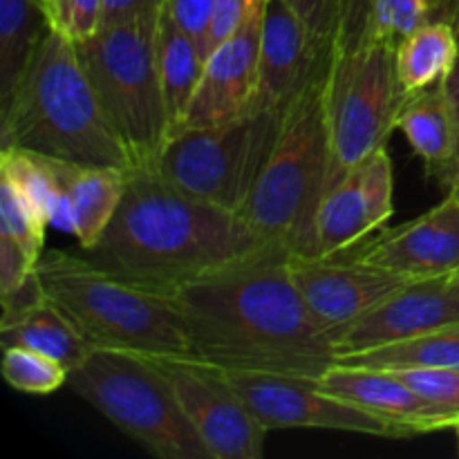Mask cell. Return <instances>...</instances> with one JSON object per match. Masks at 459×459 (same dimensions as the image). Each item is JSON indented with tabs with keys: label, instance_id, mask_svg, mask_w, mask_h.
<instances>
[{
	"label": "cell",
	"instance_id": "cell-30",
	"mask_svg": "<svg viewBox=\"0 0 459 459\" xmlns=\"http://www.w3.org/2000/svg\"><path fill=\"white\" fill-rule=\"evenodd\" d=\"M417 394L433 403L453 421L459 424V370L453 368H399L390 370Z\"/></svg>",
	"mask_w": 459,
	"mask_h": 459
},
{
	"label": "cell",
	"instance_id": "cell-36",
	"mask_svg": "<svg viewBox=\"0 0 459 459\" xmlns=\"http://www.w3.org/2000/svg\"><path fill=\"white\" fill-rule=\"evenodd\" d=\"M34 273L36 264H31L16 245L0 238V296L21 290Z\"/></svg>",
	"mask_w": 459,
	"mask_h": 459
},
{
	"label": "cell",
	"instance_id": "cell-25",
	"mask_svg": "<svg viewBox=\"0 0 459 459\" xmlns=\"http://www.w3.org/2000/svg\"><path fill=\"white\" fill-rule=\"evenodd\" d=\"M49 30L48 12L36 0H0V106L12 97Z\"/></svg>",
	"mask_w": 459,
	"mask_h": 459
},
{
	"label": "cell",
	"instance_id": "cell-34",
	"mask_svg": "<svg viewBox=\"0 0 459 459\" xmlns=\"http://www.w3.org/2000/svg\"><path fill=\"white\" fill-rule=\"evenodd\" d=\"M375 0H336V40L341 49H357L366 43Z\"/></svg>",
	"mask_w": 459,
	"mask_h": 459
},
{
	"label": "cell",
	"instance_id": "cell-20",
	"mask_svg": "<svg viewBox=\"0 0 459 459\" xmlns=\"http://www.w3.org/2000/svg\"><path fill=\"white\" fill-rule=\"evenodd\" d=\"M412 151L444 191H451L459 161V117L446 81L412 92L397 119Z\"/></svg>",
	"mask_w": 459,
	"mask_h": 459
},
{
	"label": "cell",
	"instance_id": "cell-21",
	"mask_svg": "<svg viewBox=\"0 0 459 459\" xmlns=\"http://www.w3.org/2000/svg\"><path fill=\"white\" fill-rule=\"evenodd\" d=\"M133 170L117 166L65 164L67 200L72 209V236L83 251H90L103 236L124 200Z\"/></svg>",
	"mask_w": 459,
	"mask_h": 459
},
{
	"label": "cell",
	"instance_id": "cell-28",
	"mask_svg": "<svg viewBox=\"0 0 459 459\" xmlns=\"http://www.w3.org/2000/svg\"><path fill=\"white\" fill-rule=\"evenodd\" d=\"M3 377L25 394H52L67 384L70 370L48 354L27 348H4Z\"/></svg>",
	"mask_w": 459,
	"mask_h": 459
},
{
	"label": "cell",
	"instance_id": "cell-2",
	"mask_svg": "<svg viewBox=\"0 0 459 459\" xmlns=\"http://www.w3.org/2000/svg\"><path fill=\"white\" fill-rule=\"evenodd\" d=\"M278 251L285 249L242 215L184 195L152 170H133L115 218L83 254L133 285L173 296L188 282Z\"/></svg>",
	"mask_w": 459,
	"mask_h": 459
},
{
	"label": "cell",
	"instance_id": "cell-40",
	"mask_svg": "<svg viewBox=\"0 0 459 459\" xmlns=\"http://www.w3.org/2000/svg\"><path fill=\"white\" fill-rule=\"evenodd\" d=\"M448 193H457L459 195V161H457V173H455V179H453V186H451V191Z\"/></svg>",
	"mask_w": 459,
	"mask_h": 459
},
{
	"label": "cell",
	"instance_id": "cell-43",
	"mask_svg": "<svg viewBox=\"0 0 459 459\" xmlns=\"http://www.w3.org/2000/svg\"><path fill=\"white\" fill-rule=\"evenodd\" d=\"M453 278H455V281H459V272L455 273V276H453Z\"/></svg>",
	"mask_w": 459,
	"mask_h": 459
},
{
	"label": "cell",
	"instance_id": "cell-6",
	"mask_svg": "<svg viewBox=\"0 0 459 459\" xmlns=\"http://www.w3.org/2000/svg\"><path fill=\"white\" fill-rule=\"evenodd\" d=\"M157 18L160 9L74 43L103 112L139 170L155 169L173 137L157 67Z\"/></svg>",
	"mask_w": 459,
	"mask_h": 459
},
{
	"label": "cell",
	"instance_id": "cell-16",
	"mask_svg": "<svg viewBox=\"0 0 459 459\" xmlns=\"http://www.w3.org/2000/svg\"><path fill=\"white\" fill-rule=\"evenodd\" d=\"M264 7L251 13L236 34L206 54L204 72L178 133L227 124L254 110Z\"/></svg>",
	"mask_w": 459,
	"mask_h": 459
},
{
	"label": "cell",
	"instance_id": "cell-7",
	"mask_svg": "<svg viewBox=\"0 0 459 459\" xmlns=\"http://www.w3.org/2000/svg\"><path fill=\"white\" fill-rule=\"evenodd\" d=\"M67 385L152 457L211 459L155 359L90 350Z\"/></svg>",
	"mask_w": 459,
	"mask_h": 459
},
{
	"label": "cell",
	"instance_id": "cell-35",
	"mask_svg": "<svg viewBox=\"0 0 459 459\" xmlns=\"http://www.w3.org/2000/svg\"><path fill=\"white\" fill-rule=\"evenodd\" d=\"M215 0H161V12L204 49Z\"/></svg>",
	"mask_w": 459,
	"mask_h": 459
},
{
	"label": "cell",
	"instance_id": "cell-1",
	"mask_svg": "<svg viewBox=\"0 0 459 459\" xmlns=\"http://www.w3.org/2000/svg\"><path fill=\"white\" fill-rule=\"evenodd\" d=\"M287 251L188 282L173 299L188 357L229 372H267L318 381L336 363L287 269Z\"/></svg>",
	"mask_w": 459,
	"mask_h": 459
},
{
	"label": "cell",
	"instance_id": "cell-37",
	"mask_svg": "<svg viewBox=\"0 0 459 459\" xmlns=\"http://www.w3.org/2000/svg\"><path fill=\"white\" fill-rule=\"evenodd\" d=\"M161 0H103V16L101 27L117 25V22L130 21L142 13L157 12Z\"/></svg>",
	"mask_w": 459,
	"mask_h": 459
},
{
	"label": "cell",
	"instance_id": "cell-12",
	"mask_svg": "<svg viewBox=\"0 0 459 459\" xmlns=\"http://www.w3.org/2000/svg\"><path fill=\"white\" fill-rule=\"evenodd\" d=\"M287 269L307 307L332 341L341 330L406 285L411 278L361 263L352 255H287Z\"/></svg>",
	"mask_w": 459,
	"mask_h": 459
},
{
	"label": "cell",
	"instance_id": "cell-27",
	"mask_svg": "<svg viewBox=\"0 0 459 459\" xmlns=\"http://www.w3.org/2000/svg\"><path fill=\"white\" fill-rule=\"evenodd\" d=\"M0 238L16 245L31 264H39L49 224L39 206L4 175H0Z\"/></svg>",
	"mask_w": 459,
	"mask_h": 459
},
{
	"label": "cell",
	"instance_id": "cell-41",
	"mask_svg": "<svg viewBox=\"0 0 459 459\" xmlns=\"http://www.w3.org/2000/svg\"><path fill=\"white\" fill-rule=\"evenodd\" d=\"M36 3H39L40 7H43L45 12H48V9H49V3H52V0H36Z\"/></svg>",
	"mask_w": 459,
	"mask_h": 459
},
{
	"label": "cell",
	"instance_id": "cell-10",
	"mask_svg": "<svg viewBox=\"0 0 459 459\" xmlns=\"http://www.w3.org/2000/svg\"><path fill=\"white\" fill-rule=\"evenodd\" d=\"M211 459H260L269 430L249 411L222 368L191 357L155 359Z\"/></svg>",
	"mask_w": 459,
	"mask_h": 459
},
{
	"label": "cell",
	"instance_id": "cell-11",
	"mask_svg": "<svg viewBox=\"0 0 459 459\" xmlns=\"http://www.w3.org/2000/svg\"><path fill=\"white\" fill-rule=\"evenodd\" d=\"M224 372L267 430L325 429L394 437L388 421L345 399L327 394L314 379L267 372Z\"/></svg>",
	"mask_w": 459,
	"mask_h": 459
},
{
	"label": "cell",
	"instance_id": "cell-39",
	"mask_svg": "<svg viewBox=\"0 0 459 459\" xmlns=\"http://www.w3.org/2000/svg\"><path fill=\"white\" fill-rule=\"evenodd\" d=\"M446 21L451 22L453 31H455V36H457V43H459V0H455V3H453V7H451V16H448Z\"/></svg>",
	"mask_w": 459,
	"mask_h": 459
},
{
	"label": "cell",
	"instance_id": "cell-9",
	"mask_svg": "<svg viewBox=\"0 0 459 459\" xmlns=\"http://www.w3.org/2000/svg\"><path fill=\"white\" fill-rule=\"evenodd\" d=\"M408 97L397 74L394 48L381 43H363L357 49L332 48L325 72L330 130L325 193L361 161L385 148Z\"/></svg>",
	"mask_w": 459,
	"mask_h": 459
},
{
	"label": "cell",
	"instance_id": "cell-42",
	"mask_svg": "<svg viewBox=\"0 0 459 459\" xmlns=\"http://www.w3.org/2000/svg\"><path fill=\"white\" fill-rule=\"evenodd\" d=\"M453 430H455V435H457V448H459V424Z\"/></svg>",
	"mask_w": 459,
	"mask_h": 459
},
{
	"label": "cell",
	"instance_id": "cell-23",
	"mask_svg": "<svg viewBox=\"0 0 459 459\" xmlns=\"http://www.w3.org/2000/svg\"><path fill=\"white\" fill-rule=\"evenodd\" d=\"M206 54L202 45L179 30L160 4L157 18V67H160L161 90H164L166 110H169L173 134L179 130L186 108L195 94L197 83L204 72Z\"/></svg>",
	"mask_w": 459,
	"mask_h": 459
},
{
	"label": "cell",
	"instance_id": "cell-13",
	"mask_svg": "<svg viewBox=\"0 0 459 459\" xmlns=\"http://www.w3.org/2000/svg\"><path fill=\"white\" fill-rule=\"evenodd\" d=\"M393 161L385 148L350 170L323 195L314 218L312 255H339L393 218Z\"/></svg>",
	"mask_w": 459,
	"mask_h": 459
},
{
	"label": "cell",
	"instance_id": "cell-14",
	"mask_svg": "<svg viewBox=\"0 0 459 459\" xmlns=\"http://www.w3.org/2000/svg\"><path fill=\"white\" fill-rule=\"evenodd\" d=\"M459 323V281L417 278L334 336L336 357L415 339Z\"/></svg>",
	"mask_w": 459,
	"mask_h": 459
},
{
	"label": "cell",
	"instance_id": "cell-32",
	"mask_svg": "<svg viewBox=\"0 0 459 459\" xmlns=\"http://www.w3.org/2000/svg\"><path fill=\"white\" fill-rule=\"evenodd\" d=\"M299 13L318 54L327 56L336 40V0H287Z\"/></svg>",
	"mask_w": 459,
	"mask_h": 459
},
{
	"label": "cell",
	"instance_id": "cell-38",
	"mask_svg": "<svg viewBox=\"0 0 459 459\" xmlns=\"http://www.w3.org/2000/svg\"><path fill=\"white\" fill-rule=\"evenodd\" d=\"M446 88H448V92H451V99H453V103H455V110L459 117V58H457L455 67H453L451 76L446 79Z\"/></svg>",
	"mask_w": 459,
	"mask_h": 459
},
{
	"label": "cell",
	"instance_id": "cell-4",
	"mask_svg": "<svg viewBox=\"0 0 459 459\" xmlns=\"http://www.w3.org/2000/svg\"><path fill=\"white\" fill-rule=\"evenodd\" d=\"M43 294L90 350L148 359L188 357L182 318L170 296L133 285L88 255L43 251L36 264Z\"/></svg>",
	"mask_w": 459,
	"mask_h": 459
},
{
	"label": "cell",
	"instance_id": "cell-22",
	"mask_svg": "<svg viewBox=\"0 0 459 459\" xmlns=\"http://www.w3.org/2000/svg\"><path fill=\"white\" fill-rule=\"evenodd\" d=\"M65 160L22 148H0V175L12 179L45 215L49 227L63 233L74 229L65 186Z\"/></svg>",
	"mask_w": 459,
	"mask_h": 459
},
{
	"label": "cell",
	"instance_id": "cell-17",
	"mask_svg": "<svg viewBox=\"0 0 459 459\" xmlns=\"http://www.w3.org/2000/svg\"><path fill=\"white\" fill-rule=\"evenodd\" d=\"M327 58L330 54L316 52L307 27L287 0H267L260 31L255 108L285 110L309 79L323 70Z\"/></svg>",
	"mask_w": 459,
	"mask_h": 459
},
{
	"label": "cell",
	"instance_id": "cell-5",
	"mask_svg": "<svg viewBox=\"0 0 459 459\" xmlns=\"http://www.w3.org/2000/svg\"><path fill=\"white\" fill-rule=\"evenodd\" d=\"M325 72L327 63L282 110L276 146L242 211L258 236L299 255H312L314 218L330 173Z\"/></svg>",
	"mask_w": 459,
	"mask_h": 459
},
{
	"label": "cell",
	"instance_id": "cell-18",
	"mask_svg": "<svg viewBox=\"0 0 459 459\" xmlns=\"http://www.w3.org/2000/svg\"><path fill=\"white\" fill-rule=\"evenodd\" d=\"M316 384L327 394L345 399L388 421L394 437H412L453 429V421L442 411L426 402L390 370L334 363Z\"/></svg>",
	"mask_w": 459,
	"mask_h": 459
},
{
	"label": "cell",
	"instance_id": "cell-29",
	"mask_svg": "<svg viewBox=\"0 0 459 459\" xmlns=\"http://www.w3.org/2000/svg\"><path fill=\"white\" fill-rule=\"evenodd\" d=\"M439 0H375L366 43L397 48L406 36L433 21Z\"/></svg>",
	"mask_w": 459,
	"mask_h": 459
},
{
	"label": "cell",
	"instance_id": "cell-19",
	"mask_svg": "<svg viewBox=\"0 0 459 459\" xmlns=\"http://www.w3.org/2000/svg\"><path fill=\"white\" fill-rule=\"evenodd\" d=\"M0 341L4 348H27L61 361L67 370L88 357L90 348L65 316L45 299L34 276L7 296H0Z\"/></svg>",
	"mask_w": 459,
	"mask_h": 459
},
{
	"label": "cell",
	"instance_id": "cell-8",
	"mask_svg": "<svg viewBox=\"0 0 459 459\" xmlns=\"http://www.w3.org/2000/svg\"><path fill=\"white\" fill-rule=\"evenodd\" d=\"M282 110L254 108L209 128L182 130L152 173L175 191L242 215L281 133Z\"/></svg>",
	"mask_w": 459,
	"mask_h": 459
},
{
	"label": "cell",
	"instance_id": "cell-33",
	"mask_svg": "<svg viewBox=\"0 0 459 459\" xmlns=\"http://www.w3.org/2000/svg\"><path fill=\"white\" fill-rule=\"evenodd\" d=\"M264 4H267V0H215L209 34H206L204 54H209L211 49L218 48L222 40H227L229 36L236 34L242 27V22H245L251 13L258 12L260 7H264Z\"/></svg>",
	"mask_w": 459,
	"mask_h": 459
},
{
	"label": "cell",
	"instance_id": "cell-26",
	"mask_svg": "<svg viewBox=\"0 0 459 459\" xmlns=\"http://www.w3.org/2000/svg\"><path fill=\"white\" fill-rule=\"evenodd\" d=\"M336 363L354 368H377V370H399V368H453V370H459V323L402 341V343L341 354L336 357Z\"/></svg>",
	"mask_w": 459,
	"mask_h": 459
},
{
	"label": "cell",
	"instance_id": "cell-31",
	"mask_svg": "<svg viewBox=\"0 0 459 459\" xmlns=\"http://www.w3.org/2000/svg\"><path fill=\"white\" fill-rule=\"evenodd\" d=\"M48 16L52 30L72 43H81L101 30L103 0H52Z\"/></svg>",
	"mask_w": 459,
	"mask_h": 459
},
{
	"label": "cell",
	"instance_id": "cell-15",
	"mask_svg": "<svg viewBox=\"0 0 459 459\" xmlns=\"http://www.w3.org/2000/svg\"><path fill=\"white\" fill-rule=\"evenodd\" d=\"M361 263L403 278L455 276L459 272V195L446 193L437 206L354 247Z\"/></svg>",
	"mask_w": 459,
	"mask_h": 459
},
{
	"label": "cell",
	"instance_id": "cell-3",
	"mask_svg": "<svg viewBox=\"0 0 459 459\" xmlns=\"http://www.w3.org/2000/svg\"><path fill=\"white\" fill-rule=\"evenodd\" d=\"M0 148L139 170L103 112L76 45L56 30L45 34L12 97L0 106Z\"/></svg>",
	"mask_w": 459,
	"mask_h": 459
},
{
	"label": "cell",
	"instance_id": "cell-24",
	"mask_svg": "<svg viewBox=\"0 0 459 459\" xmlns=\"http://www.w3.org/2000/svg\"><path fill=\"white\" fill-rule=\"evenodd\" d=\"M459 43L451 22L433 18L394 48L397 74L408 94L437 85L451 76Z\"/></svg>",
	"mask_w": 459,
	"mask_h": 459
}]
</instances>
